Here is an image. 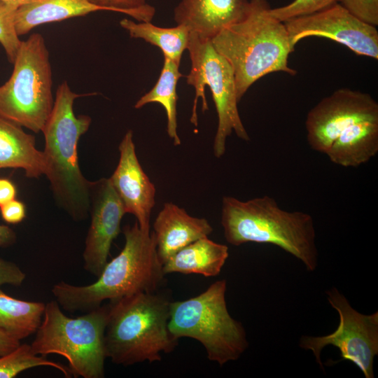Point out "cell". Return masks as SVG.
<instances>
[{
    "label": "cell",
    "instance_id": "cell-1",
    "mask_svg": "<svg viewBox=\"0 0 378 378\" xmlns=\"http://www.w3.org/2000/svg\"><path fill=\"white\" fill-rule=\"evenodd\" d=\"M125 245L107 262L96 281L76 286L55 284L51 293L59 305L69 312H88L102 305L139 293L158 291L164 281L153 231L142 230L137 222L123 227Z\"/></svg>",
    "mask_w": 378,
    "mask_h": 378
},
{
    "label": "cell",
    "instance_id": "cell-2",
    "mask_svg": "<svg viewBox=\"0 0 378 378\" xmlns=\"http://www.w3.org/2000/svg\"><path fill=\"white\" fill-rule=\"evenodd\" d=\"M270 9L267 0L249 1L245 15L211 39L216 50L232 69L238 102L255 82L269 74H297L288 65L294 49L286 28Z\"/></svg>",
    "mask_w": 378,
    "mask_h": 378
},
{
    "label": "cell",
    "instance_id": "cell-3",
    "mask_svg": "<svg viewBox=\"0 0 378 378\" xmlns=\"http://www.w3.org/2000/svg\"><path fill=\"white\" fill-rule=\"evenodd\" d=\"M220 223L226 241L233 246L271 244L299 259L308 271L317 267L314 222L307 213L282 209L268 195L246 201L224 196Z\"/></svg>",
    "mask_w": 378,
    "mask_h": 378
},
{
    "label": "cell",
    "instance_id": "cell-4",
    "mask_svg": "<svg viewBox=\"0 0 378 378\" xmlns=\"http://www.w3.org/2000/svg\"><path fill=\"white\" fill-rule=\"evenodd\" d=\"M171 302L160 292L109 301L104 333L106 355L115 365L160 361L178 345L169 329Z\"/></svg>",
    "mask_w": 378,
    "mask_h": 378
},
{
    "label": "cell",
    "instance_id": "cell-5",
    "mask_svg": "<svg viewBox=\"0 0 378 378\" xmlns=\"http://www.w3.org/2000/svg\"><path fill=\"white\" fill-rule=\"evenodd\" d=\"M94 94L76 93L66 81L62 82L57 88L52 111L41 131L45 138V175L59 205L75 220H84L90 211L91 181L79 168L77 146L92 119L87 115L76 116L73 106L76 99Z\"/></svg>",
    "mask_w": 378,
    "mask_h": 378
},
{
    "label": "cell",
    "instance_id": "cell-6",
    "mask_svg": "<svg viewBox=\"0 0 378 378\" xmlns=\"http://www.w3.org/2000/svg\"><path fill=\"white\" fill-rule=\"evenodd\" d=\"M108 304L70 318L57 302L46 304L41 323L30 344L37 355L58 354L66 359L72 377L103 378L106 355L104 333Z\"/></svg>",
    "mask_w": 378,
    "mask_h": 378
},
{
    "label": "cell",
    "instance_id": "cell-7",
    "mask_svg": "<svg viewBox=\"0 0 378 378\" xmlns=\"http://www.w3.org/2000/svg\"><path fill=\"white\" fill-rule=\"evenodd\" d=\"M227 283L220 279L189 299L171 302L169 329L178 340L189 337L204 346L209 360L222 366L239 359L248 346L245 329L228 312Z\"/></svg>",
    "mask_w": 378,
    "mask_h": 378
},
{
    "label": "cell",
    "instance_id": "cell-8",
    "mask_svg": "<svg viewBox=\"0 0 378 378\" xmlns=\"http://www.w3.org/2000/svg\"><path fill=\"white\" fill-rule=\"evenodd\" d=\"M9 79L0 85V118L35 132H41L54 100L49 52L43 36L22 41Z\"/></svg>",
    "mask_w": 378,
    "mask_h": 378
},
{
    "label": "cell",
    "instance_id": "cell-9",
    "mask_svg": "<svg viewBox=\"0 0 378 378\" xmlns=\"http://www.w3.org/2000/svg\"><path fill=\"white\" fill-rule=\"evenodd\" d=\"M187 50L191 61L190 71L186 76L187 83L195 90L190 122L197 126L199 98L202 100V111L209 109L204 91L207 85L211 92L218 116L214 154L220 158L225 153L227 138L233 131L239 139L250 140L237 108L239 102L234 73L228 62L216 50L211 40L190 32Z\"/></svg>",
    "mask_w": 378,
    "mask_h": 378
},
{
    "label": "cell",
    "instance_id": "cell-10",
    "mask_svg": "<svg viewBox=\"0 0 378 378\" xmlns=\"http://www.w3.org/2000/svg\"><path fill=\"white\" fill-rule=\"evenodd\" d=\"M326 293L330 304L338 312L339 326L328 335L302 336L300 346L312 351L322 370L321 350L328 345L336 346L343 360L354 363L365 378H373L374 358L378 354V312L370 315L359 313L336 288Z\"/></svg>",
    "mask_w": 378,
    "mask_h": 378
},
{
    "label": "cell",
    "instance_id": "cell-11",
    "mask_svg": "<svg viewBox=\"0 0 378 378\" xmlns=\"http://www.w3.org/2000/svg\"><path fill=\"white\" fill-rule=\"evenodd\" d=\"M291 47L317 36L337 42L358 55L378 59V31L337 3L320 11L284 22Z\"/></svg>",
    "mask_w": 378,
    "mask_h": 378
},
{
    "label": "cell",
    "instance_id": "cell-12",
    "mask_svg": "<svg viewBox=\"0 0 378 378\" xmlns=\"http://www.w3.org/2000/svg\"><path fill=\"white\" fill-rule=\"evenodd\" d=\"M374 118H378V103L370 94L340 88L308 112L305 120L307 142L314 150L326 154L348 127Z\"/></svg>",
    "mask_w": 378,
    "mask_h": 378
},
{
    "label": "cell",
    "instance_id": "cell-13",
    "mask_svg": "<svg viewBox=\"0 0 378 378\" xmlns=\"http://www.w3.org/2000/svg\"><path fill=\"white\" fill-rule=\"evenodd\" d=\"M89 214L90 225L83 253L84 268L98 277L108 262L111 244L120 232L126 214L109 178L90 182Z\"/></svg>",
    "mask_w": 378,
    "mask_h": 378
},
{
    "label": "cell",
    "instance_id": "cell-14",
    "mask_svg": "<svg viewBox=\"0 0 378 378\" xmlns=\"http://www.w3.org/2000/svg\"><path fill=\"white\" fill-rule=\"evenodd\" d=\"M118 148L119 161L109 181L125 213L134 216L142 230L150 232V220L155 204L156 189L137 158L132 130L125 133Z\"/></svg>",
    "mask_w": 378,
    "mask_h": 378
},
{
    "label": "cell",
    "instance_id": "cell-15",
    "mask_svg": "<svg viewBox=\"0 0 378 378\" xmlns=\"http://www.w3.org/2000/svg\"><path fill=\"white\" fill-rule=\"evenodd\" d=\"M248 6V0H181L174 19L190 32L211 41L224 27L241 20Z\"/></svg>",
    "mask_w": 378,
    "mask_h": 378
},
{
    "label": "cell",
    "instance_id": "cell-16",
    "mask_svg": "<svg viewBox=\"0 0 378 378\" xmlns=\"http://www.w3.org/2000/svg\"><path fill=\"white\" fill-rule=\"evenodd\" d=\"M212 232L206 218L192 216L174 203H164L153 223V231L161 262L163 265L175 253Z\"/></svg>",
    "mask_w": 378,
    "mask_h": 378
},
{
    "label": "cell",
    "instance_id": "cell-17",
    "mask_svg": "<svg viewBox=\"0 0 378 378\" xmlns=\"http://www.w3.org/2000/svg\"><path fill=\"white\" fill-rule=\"evenodd\" d=\"M20 168L28 178L46 174L43 151L36 148L35 137L22 127L0 118V169Z\"/></svg>",
    "mask_w": 378,
    "mask_h": 378
},
{
    "label": "cell",
    "instance_id": "cell-18",
    "mask_svg": "<svg viewBox=\"0 0 378 378\" xmlns=\"http://www.w3.org/2000/svg\"><path fill=\"white\" fill-rule=\"evenodd\" d=\"M378 153V118L358 121L345 129L326 155L332 163L358 167Z\"/></svg>",
    "mask_w": 378,
    "mask_h": 378
},
{
    "label": "cell",
    "instance_id": "cell-19",
    "mask_svg": "<svg viewBox=\"0 0 378 378\" xmlns=\"http://www.w3.org/2000/svg\"><path fill=\"white\" fill-rule=\"evenodd\" d=\"M106 10L88 0H31L20 5L15 12L14 25L19 36L49 22Z\"/></svg>",
    "mask_w": 378,
    "mask_h": 378
},
{
    "label": "cell",
    "instance_id": "cell-20",
    "mask_svg": "<svg viewBox=\"0 0 378 378\" xmlns=\"http://www.w3.org/2000/svg\"><path fill=\"white\" fill-rule=\"evenodd\" d=\"M229 256L228 247L208 237L186 246L169 257L162 265L165 274L180 273L216 276Z\"/></svg>",
    "mask_w": 378,
    "mask_h": 378
},
{
    "label": "cell",
    "instance_id": "cell-21",
    "mask_svg": "<svg viewBox=\"0 0 378 378\" xmlns=\"http://www.w3.org/2000/svg\"><path fill=\"white\" fill-rule=\"evenodd\" d=\"M46 304L14 298L0 289V332L19 340L35 333Z\"/></svg>",
    "mask_w": 378,
    "mask_h": 378
},
{
    "label": "cell",
    "instance_id": "cell-22",
    "mask_svg": "<svg viewBox=\"0 0 378 378\" xmlns=\"http://www.w3.org/2000/svg\"><path fill=\"white\" fill-rule=\"evenodd\" d=\"M164 64L159 78L153 88L140 97L134 104L138 109L149 103L162 105L167 115V132L175 146L181 144L177 132L176 103L178 95L176 85L183 76L179 71V65L167 57H164Z\"/></svg>",
    "mask_w": 378,
    "mask_h": 378
},
{
    "label": "cell",
    "instance_id": "cell-23",
    "mask_svg": "<svg viewBox=\"0 0 378 378\" xmlns=\"http://www.w3.org/2000/svg\"><path fill=\"white\" fill-rule=\"evenodd\" d=\"M120 24L130 37L143 39L158 47L164 57L180 64L189 41L190 31L186 26L177 24L173 27H160L150 22H135L126 18L120 20Z\"/></svg>",
    "mask_w": 378,
    "mask_h": 378
},
{
    "label": "cell",
    "instance_id": "cell-24",
    "mask_svg": "<svg viewBox=\"0 0 378 378\" xmlns=\"http://www.w3.org/2000/svg\"><path fill=\"white\" fill-rule=\"evenodd\" d=\"M39 366L54 368L66 377H72L68 367L34 354L30 344H20L10 353L0 356V378L15 377L23 371Z\"/></svg>",
    "mask_w": 378,
    "mask_h": 378
},
{
    "label": "cell",
    "instance_id": "cell-25",
    "mask_svg": "<svg viewBox=\"0 0 378 378\" xmlns=\"http://www.w3.org/2000/svg\"><path fill=\"white\" fill-rule=\"evenodd\" d=\"M18 6L14 3L0 1V44L11 64L16 57L22 41L14 25L15 12Z\"/></svg>",
    "mask_w": 378,
    "mask_h": 378
},
{
    "label": "cell",
    "instance_id": "cell-26",
    "mask_svg": "<svg viewBox=\"0 0 378 378\" xmlns=\"http://www.w3.org/2000/svg\"><path fill=\"white\" fill-rule=\"evenodd\" d=\"M102 6L106 10H112L130 15L139 22H151L155 14V8L146 0H88Z\"/></svg>",
    "mask_w": 378,
    "mask_h": 378
},
{
    "label": "cell",
    "instance_id": "cell-27",
    "mask_svg": "<svg viewBox=\"0 0 378 378\" xmlns=\"http://www.w3.org/2000/svg\"><path fill=\"white\" fill-rule=\"evenodd\" d=\"M340 0H294L288 4L270 9L272 16L281 22L312 14L327 8Z\"/></svg>",
    "mask_w": 378,
    "mask_h": 378
},
{
    "label": "cell",
    "instance_id": "cell-28",
    "mask_svg": "<svg viewBox=\"0 0 378 378\" xmlns=\"http://www.w3.org/2000/svg\"><path fill=\"white\" fill-rule=\"evenodd\" d=\"M339 3L362 21L378 25V0H340Z\"/></svg>",
    "mask_w": 378,
    "mask_h": 378
},
{
    "label": "cell",
    "instance_id": "cell-29",
    "mask_svg": "<svg viewBox=\"0 0 378 378\" xmlns=\"http://www.w3.org/2000/svg\"><path fill=\"white\" fill-rule=\"evenodd\" d=\"M25 279V273L15 262L0 258V286H20Z\"/></svg>",
    "mask_w": 378,
    "mask_h": 378
},
{
    "label": "cell",
    "instance_id": "cell-30",
    "mask_svg": "<svg viewBox=\"0 0 378 378\" xmlns=\"http://www.w3.org/2000/svg\"><path fill=\"white\" fill-rule=\"evenodd\" d=\"M0 212L4 220L10 224L19 223L26 216L24 204L15 199L0 206Z\"/></svg>",
    "mask_w": 378,
    "mask_h": 378
},
{
    "label": "cell",
    "instance_id": "cell-31",
    "mask_svg": "<svg viewBox=\"0 0 378 378\" xmlns=\"http://www.w3.org/2000/svg\"><path fill=\"white\" fill-rule=\"evenodd\" d=\"M15 185L8 179L0 178V206L15 200Z\"/></svg>",
    "mask_w": 378,
    "mask_h": 378
},
{
    "label": "cell",
    "instance_id": "cell-32",
    "mask_svg": "<svg viewBox=\"0 0 378 378\" xmlns=\"http://www.w3.org/2000/svg\"><path fill=\"white\" fill-rule=\"evenodd\" d=\"M20 344V340L0 332V356L10 353Z\"/></svg>",
    "mask_w": 378,
    "mask_h": 378
},
{
    "label": "cell",
    "instance_id": "cell-33",
    "mask_svg": "<svg viewBox=\"0 0 378 378\" xmlns=\"http://www.w3.org/2000/svg\"><path fill=\"white\" fill-rule=\"evenodd\" d=\"M15 240V232L8 226L0 225V247L12 245Z\"/></svg>",
    "mask_w": 378,
    "mask_h": 378
},
{
    "label": "cell",
    "instance_id": "cell-34",
    "mask_svg": "<svg viewBox=\"0 0 378 378\" xmlns=\"http://www.w3.org/2000/svg\"><path fill=\"white\" fill-rule=\"evenodd\" d=\"M0 1H6V2H11V3H14L20 6L31 0H0Z\"/></svg>",
    "mask_w": 378,
    "mask_h": 378
}]
</instances>
